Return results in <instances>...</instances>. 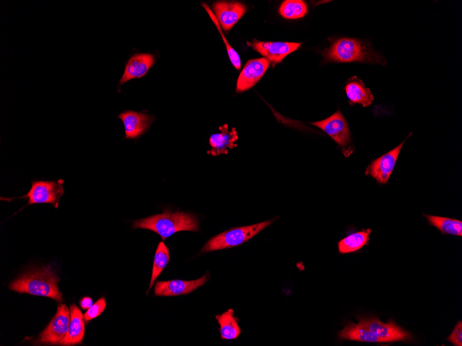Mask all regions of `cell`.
Listing matches in <instances>:
<instances>
[{
  "instance_id": "6da1fadb",
  "label": "cell",
  "mask_w": 462,
  "mask_h": 346,
  "mask_svg": "<svg viewBox=\"0 0 462 346\" xmlns=\"http://www.w3.org/2000/svg\"><path fill=\"white\" fill-rule=\"evenodd\" d=\"M132 229L151 230L163 241L178 231H198L199 222L192 213L165 210L162 213L133 221Z\"/></svg>"
},
{
  "instance_id": "7a4b0ae2",
  "label": "cell",
  "mask_w": 462,
  "mask_h": 346,
  "mask_svg": "<svg viewBox=\"0 0 462 346\" xmlns=\"http://www.w3.org/2000/svg\"><path fill=\"white\" fill-rule=\"evenodd\" d=\"M59 278L50 267L33 270L22 274L9 285L11 290L33 296L50 298L57 302L63 301L58 287Z\"/></svg>"
},
{
  "instance_id": "3957f363",
  "label": "cell",
  "mask_w": 462,
  "mask_h": 346,
  "mask_svg": "<svg viewBox=\"0 0 462 346\" xmlns=\"http://www.w3.org/2000/svg\"><path fill=\"white\" fill-rule=\"evenodd\" d=\"M326 61L364 62L382 64L383 59L366 42L353 38L343 37L335 40L324 52Z\"/></svg>"
},
{
  "instance_id": "277c9868",
  "label": "cell",
  "mask_w": 462,
  "mask_h": 346,
  "mask_svg": "<svg viewBox=\"0 0 462 346\" xmlns=\"http://www.w3.org/2000/svg\"><path fill=\"white\" fill-rule=\"evenodd\" d=\"M271 222V220H266L225 231L210 239L201 250V253L239 246L248 241L260 231L268 227Z\"/></svg>"
},
{
  "instance_id": "5b68a950",
  "label": "cell",
  "mask_w": 462,
  "mask_h": 346,
  "mask_svg": "<svg viewBox=\"0 0 462 346\" xmlns=\"http://www.w3.org/2000/svg\"><path fill=\"white\" fill-rule=\"evenodd\" d=\"M29 191L21 198H28L26 206L34 204H51L57 208L61 197L64 193V180H35L31 181Z\"/></svg>"
},
{
  "instance_id": "8992f818",
  "label": "cell",
  "mask_w": 462,
  "mask_h": 346,
  "mask_svg": "<svg viewBox=\"0 0 462 346\" xmlns=\"http://www.w3.org/2000/svg\"><path fill=\"white\" fill-rule=\"evenodd\" d=\"M71 320L70 310L64 304H59L56 314L39 336L35 345H59L66 336Z\"/></svg>"
},
{
  "instance_id": "52a82bcc",
  "label": "cell",
  "mask_w": 462,
  "mask_h": 346,
  "mask_svg": "<svg viewBox=\"0 0 462 346\" xmlns=\"http://www.w3.org/2000/svg\"><path fill=\"white\" fill-rule=\"evenodd\" d=\"M359 318L380 338L381 343L408 341L412 338L409 331L397 325L392 319L384 323L377 316Z\"/></svg>"
},
{
  "instance_id": "ba28073f",
  "label": "cell",
  "mask_w": 462,
  "mask_h": 346,
  "mask_svg": "<svg viewBox=\"0 0 462 346\" xmlns=\"http://www.w3.org/2000/svg\"><path fill=\"white\" fill-rule=\"evenodd\" d=\"M329 135L348 155V148L351 143L349 125L340 110L325 119L311 123Z\"/></svg>"
},
{
  "instance_id": "9c48e42d",
  "label": "cell",
  "mask_w": 462,
  "mask_h": 346,
  "mask_svg": "<svg viewBox=\"0 0 462 346\" xmlns=\"http://www.w3.org/2000/svg\"><path fill=\"white\" fill-rule=\"evenodd\" d=\"M273 65L279 64L302 45L300 42L261 41L256 39L249 44Z\"/></svg>"
},
{
  "instance_id": "30bf717a",
  "label": "cell",
  "mask_w": 462,
  "mask_h": 346,
  "mask_svg": "<svg viewBox=\"0 0 462 346\" xmlns=\"http://www.w3.org/2000/svg\"><path fill=\"white\" fill-rule=\"evenodd\" d=\"M405 142V140L392 150L374 160L366 169V175L373 177L380 184H387Z\"/></svg>"
},
{
  "instance_id": "8fae6325",
  "label": "cell",
  "mask_w": 462,
  "mask_h": 346,
  "mask_svg": "<svg viewBox=\"0 0 462 346\" xmlns=\"http://www.w3.org/2000/svg\"><path fill=\"white\" fill-rule=\"evenodd\" d=\"M208 280L205 274L194 280H172L157 281L154 286V295L156 296H176L192 293L203 285Z\"/></svg>"
},
{
  "instance_id": "7c38bea8",
  "label": "cell",
  "mask_w": 462,
  "mask_h": 346,
  "mask_svg": "<svg viewBox=\"0 0 462 346\" xmlns=\"http://www.w3.org/2000/svg\"><path fill=\"white\" fill-rule=\"evenodd\" d=\"M212 7L220 26L225 31H229L246 12V6L239 1H216Z\"/></svg>"
},
{
  "instance_id": "4fadbf2b",
  "label": "cell",
  "mask_w": 462,
  "mask_h": 346,
  "mask_svg": "<svg viewBox=\"0 0 462 346\" xmlns=\"http://www.w3.org/2000/svg\"><path fill=\"white\" fill-rule=\"evenodd\" d=\"M269 66L270 61L264 57L248 61L238 77L236 91L242 93L251 88L263 77Z\"/></svg>"
},
{
  "instance_id": "5bb4252c",
  "label": "cell",
  "mask_w": 462,
  "mask_h": 346,
  "mask_svg": "<svg viewBox=\"0 0 462 346\" xmlns=\"http://www.w3.org/2000/svg\"><path fill=\"white\" fill-rule=\"evenodd\" d=\"M124 125L125 138L136 139L149 129L155 117L145 113L126 110L118 115Z\"/></svg>"
},
{
  "instance_id": "9a60e30c",
  "label": "cell",
  "mask_w": 462,
  "mask_h": 346,
  "mask_svg": "<svg viewBox=\"0 0 462 346\" xmlns=\"http://www.w3.org/2000/svg\"><path fill=\"white\" fill-rule=\"evenodd\" d=\"M155 62L154 56L150 53H136L127 61L120 85L127 81L144 77Z\"/></svg>"
},
{
  "instance_id": "2e32d148",
  "label": "cell",
  "mask_w": 462,
  "mask_h": 346,
  "mask_svg": "<svg viewBox=\"0 0 462 346\" xmlns=\"http://www.w3.org/2000/svg\"><path fill=\"white\" fill-rule=\"evenodd\" d=\"M220 133L212 134L209 139L211 149L207 153L213 156L220 154H227L228 148L237 146L235 142L238 140L236 129H229L228 124H223L219 127Z\"/></svg>"
},
{
  "instance_id": "e0dca14e",
  "label": "cell",
  "mask_w": 462,
  "mask_h": 346,
  "mask_svg": "<svg viewBox=\"0 0 462 346\" xmlns=\"http://www.w3.org/2000/svg\"><path fill=\"white\" fill-rule=\"evenodd\" d=\"M71 320L68 329L64 338L59 343L61 345L80 344L84 335V318L80 309L74 304L70 307Z\"/></svg>"
},
{
  "instance_id": "ac0fdd59",
  "label": "cell",
  "mask_w": 462,
  "mask_h": 346,
  "mask_svg": "<svg viewBox=\"0 0 462 346\" xmlns=\"http://www.w3.org/2000/svg\"><path fill=\"white\" fill-rule=\"evenodd\" d=\"M346 96L350 104H360L363 107L371 105L374 99L369 88L356 76L349 78L345 86Z\"/></svg>"
},
{
  "instance_id": "d6986e66",
  "label": "cell",
  "mask_w": 462,
  "mask_h": 346,
  "mask_svg": "<svg viewBox=\"0 0 462 346\" xmlns=\"http://www.w3.org/2000/svg\"><path fill=\"white\" fill-rule=\"evenodd\" d=\"M358 319V323H349L343 329L340 331L338 337L342 340L381 343L380 338L367 327L362 320L360 318Z\"/></svg>"
},
{
  "instance_id": "ffe728a7",
  "label": "cell",
  "mask_w": 462,
  "mask_h": 346,
  "mask_svg": "<svg viewBox=\"0 0 462 346\" xmlns=\"http://www.w3.org/2000/svg\"><path fill=\"white\" fill-rule=\"evenodd\" d=\"M216 319L220 326L221 338L225 340H234L241 334V328L237 318L234 316V311L228 309L221 315H216Z\"/></svg>"
},
{
  "instance_id": "44dd1931",
  "label": "cell",
  "mask_w": 462,
  "mask_h": 346,
  "mask_svg": "<svg viewBox=\"0 0 462 346\" xmlns=\"http://www.w3.org/2000/svg\"><path fill=\"white\" fill-rule=\"evenodd\" d=\"M371 229H362L353 233L342 239L338 243V251L340 253L354 252L367 244L369 240Z\"/></svg>"
},
{
  "instance_id": "7402d4cb",
  "label": "cell",
  "mask_w": 462,
  "mask_h": 346,
  "mask_svg": "<svg viewBox=\"0 0 462 346\" xmlns=\"http://www.w3.org/2000/svg\"><path fill=\"white\" fill-rule=\"evenodd\" d=\"M429 224L438 229L442 234L462 236V222L461 220L436 215L423 214Z\"/></svg>"
},
{
  "instance_id": "603a6c76",
  "label": "cell",
  "mask_w": 462,
  "mask_h": 346,
  "mask_svg": "<svg viewBox=\"0 0 462 346\" xmlns=\"http://www.w3.org/2000/svg\"><path fill=\"white\" fill-rule=\"evenodd\" d=\"M169 262V250L165 244L162 241L158 244L155 252L151 277L149 283V287L147 289V294H148L151 288L154 284L156 278L160 276L163 269L166 267Z\"/></svg>"
},
{
  "instance_id": "cb8c5ba5",
  "label": "cell",
  "mask_w": 462,
  "mask_h": 346,
  "mask_svg": "<svg viewBox=\"0 0 462 346\" xmlns=\"http://www.w3.org/2000/svg\"><path fill=\"white\" fill-rule=\"evenodd\" d=\"M279 12L288 19L302 18L307 12V5L302 0H286L280 6Z\"/></svg>"
},
{
  "instance_id": "d4e9b609",
  "label": "cell",
  "mask_w": 462,
  "mask_h": 346,
  "mask_svg": "<svg viewBox=\"0 0 462 346\" xmlns=\"http://www.w3.org/2000/svg\"><path fill=\"white\" fill-rule=\"evenodd\" d=\"M202 6L205 8V10L211 17L212 21L218 28L219 32L221 34V36L223 40V42L225 45L226 50L230 58V60L232 65L234 66V68L237 70L240 69L241 68V59L240 57L238 55V53L235 51V50L229 44L226 38L225 37L224 35L223 34L221 26L219 23L218 22L214 14L212 12V11L209 8V7L205 4V3H202Z\"/></svg>"
},
{
  "instance_id": "484cf974",
  "label": "cell",
  "mask_w": 462,
  "mask_h": 346,
  "mask_svg": "<svg viewBox=\"0 0 462 346\" xmlns=\"http://www.w3.org/2000/svg\"><path fill=\"white\" fill-rule=\"evenodd\" d=\"M106 305L107 303L104 297L98 299L84 314L85 323H88L100 316L105 309Z\"/></svg>"
},
{
  "instance_id": "4316f807",
  "label": "cell",
  "mask_w": 462,
  "mask_h": 346,
  "mask_svg": "<svg viewBox=\"0 0 462 346\" xmlns=\"http://www.w3.org/2000/svg\"><path fill=\"white\" fill-rule=\"evenodd\" d=\"M447 340L455 346H462V322L459 320Z\"/></svg>"
},
{
  "instance_id": "83f0119b",
  "label": "cell",
  "mask_w": 462,
  "mask_h": 346,
  "mask_svg": "<svg viewBox=\"0 0 462 346\" xmlns=\"http://www.w3.org/2000/svg\"><path fill=\"white\" fill-rule=\"evenodd\" d=\"M92 305H93V300L89 296L83 297L80 300V306L84 310H87Z\"/></svg>"
}]
</instances>
